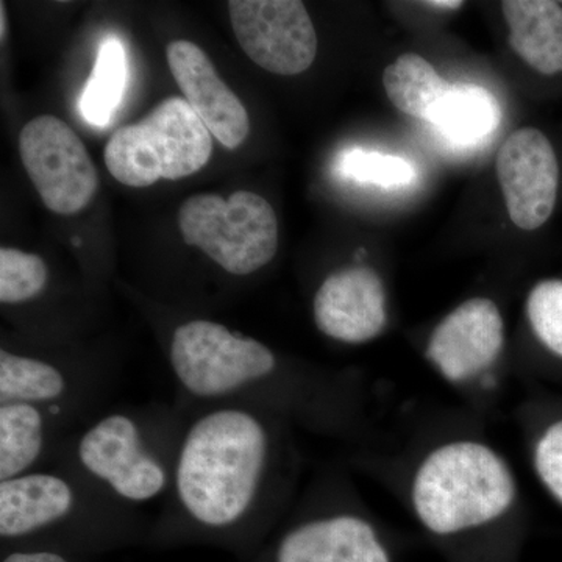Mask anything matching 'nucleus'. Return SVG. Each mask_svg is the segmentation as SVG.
Returning a JSON list of instances; mask_svg holds the SVG:
<instances>
[{
    "label": "nucleus",
    "mask_w": 562,
    "mask_h": 562,
    "mask_svg": "<svg viewBox=\"0 0 562 562\" xmlns=\"http://www.w3.org/2000/svg\"><path fill=\"white\" fill-rule=\"evenodd\" d=\"M338 171L344 179L384 190L408 187L416 179V169L405 158L360 147L344 151L338 161Z\"/></svg>",
    "instance_id": "22"
},
{
    "label": "nucleus",
    "mask_w": 562,
    "mask_h": 562,
    "mask_svg": "<svg viewBox=\"0 0 562 562\" xmlns=\"http://www.w3.org/2000/svg\"><path fill=\"white\" fill-rule=\"evenodd\" d=\"M114 382L106 368L69 355L0 347V403L54 409L79 427L102 413Z\"/></svg>",
    "instance_id": "8"
},
{
    "label": "nucleus",
    "mask_w": 562,
    "mask_h": 562,
    "mask_svg": "<svg viewBox=\"0 0 562 562\" xmlns=\"http://www.w3.org/2000/svg\"><path fill=\"white\" fill-rule=\"evenodd\" d=\"M79 425L31 403H0V482L49 468Z\"/></svg>",
    "instance_id": "16"
},
{
    "label": "nucleus",
    "mask_w": 562,
    "mask_h": 562,
    "mask_svg": "<svg viewBox=\"0 0 562 562\" xmlns=\"http://www.w3.org/2000/svg\"><path fill=\"white\" fill-rule=\"evenodd\" d=\"M213 135L183 98H168L135 124L110 136L103 160L114 180L147 188L180 180L205 168Z\"/></svg>",
    "instance_id": "6"
},
{
    "label": "nucleus",
    "mask_w": 562,
    "mask_h": 562,
    "mask_svg": "<svg viewBox=\"0 0 562 562\" xmlns=\"http://www.w3.org/2000/svg\"><path fill=\"white\" fill-rule=\"evenodd\" d=\"M501 121V105L486 88L450 85L431 125L454 149H473L494 136Z\"/></svg>",
    "instance_id": "18"
},
{
    "label": "nucleus",
    "mask_w": 562,
    "mask_h": 562,
    "mask_svg": "<svg viewBox=\"0 0 562 562\" xmlns=\"http://www.w3.org/2000/svg\"><path fill=\"white\" fill-rule=\"evenodd\" d=\"M497 177L509 217L522 231H536L557 205L560 166L547 136L538 128H520L503 143Z\"/></svg>",
    "instance_id": "12"
},
{
    "label": "nucleus",
    "mask_w": 562,
    "mask_h": 562,
    "mask_svg": "<svg viewBox=\"0 0 562 562\" xmlns=\"http://www.w3.org/2000/svg\"><path fill=\"white\" fill-rule=\"evenodd\" d=\"M127 55L116 36L103 40L90 80L81 92V116L88 124L105 127L117 110L127 85Z\"/></svg>",
    "instance_id": "20"
},
{
    "label": "nucleus",
    "mask_w": 562,
    "mask_h": 562,
    "mask_svg": "<svg viewBox=\"0 0 562 562\" xmlns=\"http://www.w3.org/2000/svg\"><path fill=\"white\" fill-rule=\"evenodd\" d=\"M166 358L176 398L188 406L238 403L313 424H335L341 412L338 383L292 371L271 347L220 322L191 317L173 325Z\"/></svg>",
    "instance_id": "2"
},
{
    "label": "nucleus",
    "mask_w": 562,
    "mask_h": 562,
    "mask_svg": "<svg viewBox=\"0 0 562 562\" xmlns=\"http://www.w3.org/2000/svg\"><path fill=\"white\" fill-rule=\"evenodd\" d=\"M46 262L35 254L2 247L0 249V303L10 308L32 305L49 291Z\"/></svg>",
    "instance_id": "21"
},
{
    "label": "nucleus",
    "mask_w": 562,
    "mask_h": 562,
    "mask_svg": "<svg viewBox=\"0 0 562 562\" xmlns=\"http://www.w3.org/2000/svg\"><path fill=\"white\" fill-rule=\"evenodd\" d=\"M503 14L509 44L532 69L562 72V7L550 0H505Z\"/></svg>",
    "instance_id": "17"
},
{
    "label": "nucleus",
    "mask_w": 562,
    "mask_h": 562,
    "mask_svg": "<svg viewBox=\"0 0 562 562\" xmlns=\"http://www.w3.org/2000/svg\"><path fill=\"white\" fill-rule=\"evenodd\" d=\"M138 512L60 465L0 482V538L7 542L121 538L139 527Z\"/></svg>",
    "instance_id": "4"
},
{
    "label": "nucleus",
    "mask_w": 562,
    "mask_h": 562,
    "mask_svg": "<svg viewBox=\"0 0 562 562\" xmlns=\"http://www.w3.org/2000/svg\"><path fill=\"white\" fill-rule=\"evenodd\" d=\"M527 316L536 338L562 358V280H543L532 288Z\"/></svg>",
    "instance_id": "23"
},
{
    "label": "nucleus",
    "mask_w": 562,
    "mask_h": 562,
    "mask_svg": "<svg viewBox=\"0 0 562 562\" xmlns=\"http://www.w3.org/2000/svg\"><path fill=\"white\" fill-rule=\"evenodd\" d=\"M313 317L317 330L333 341H372L387 322L386 292L379 273L366 266L331 272L314 294Z\"/></svg>",
    "instance_id": "14"
},
{
    "label": "nucleus",
    "mask_w": 562,
    "mask_h": 562,
    "mask_svg": "<svg viewBox=\"0 0 562 562\" xmlns=\"http://www.w3.org/2000/svg\"><path fill=\"white\" fill-rule=\"evenodd\" d=\"M233 32L251 61L277 76L312 68L317 35L301 0H233Z\"/></svg>",
    "instance_id": "10"
},
{
    "label": "nucleus",
    "mask_w": 562,
    "mask_h": 562,
    "mask_svg": "<svg viewBox=\"0 0 562 562\" xmlns=\"http://www.w3.org/2000/svg\"><path fill=\"white\" fill-rule=\"evenodd\" d=\"M517 483L497 450L457 439L431 450L412 483L417 519L435 535H454L494 522L513 508Z\"/></svg>",
    "instance_id": "5"
},
{
    "label": "nucleus",
    "mask_w": 562,
    "mask_h": 562,
    "mask_svg": "<svg viewBox=\"0 0 562 562\" xmlns=\"http://www.w3.org/2000/svg\"><path fill=\"white\" fill-rule=\"evenodd\" d=\"M190 414L179 398L102 412L66 439L50 465L139 508L168 494Z\"/></svg>",
    "instance_id": "3"
},
{
    "label": "nucleus",
    "mask_w": 562,
    "mask_h": 562,
    "mask_svg": "<svg viewBox=\"0 0 562 562\" xmlns=\"http://www.w3.org/2000/svg\"><path fill=\"white\" fill-rule=\"evenodd\" d=\"M190 408L155 535L246 541L286 502L292 475L286 419L238 403Z\"/></svg>",
    "instance_id": "1"
},
{
    "label": "nucleus",
    "mask_w": 562,
    "mask_h": 562,
    "mask_svg": "<svg viewBox=\"0 0 562 562\" xmlns=\"http://www.w3.org/2000/svg\"><path fill=\"white\" fill-rule=\"evenodd\" d=\"M2 562H70L65 554L54 550L18 549L7 554Z\"/></svg>",
    "instance_id": "25"
},
{
    "label": "nucleus",
    "mask_w": 562,
    "mask_h": 562,
    "mask_svg": "<svg viewBox=\"0 0 562 562\" xmlns=\"http://www.w3.org/2000/svg\"><path fill=\"white\" fill-rule=\"evenodd\" d=\"M181 238L232 277H249L279 250V220L271 203L250 191L231 198L198 194L181 203Z\"/></svg>",
    "instance_id": "7"
},
{
    "label": "nucleus",
    "mask_w": 562,
    "mask_h": 562,
    "mask_svg": "<svg viewBox=\"0 0 562 562\" xmlns=\"http://www.w3.org/2000/svg\"><path fill=\"white\" fill-rule=\"evenodd\" d=\"M422 5L435 10H458L461 9L462 2L460 0H431V2H422Z\"/></svg>",
    "instance_id": "26"
},
{
    "label": "nucleus",
    "mask_w": 562,
    "mask_h": 562,
    "mask_svg": "<svg viewBox=\"0 0 562 562\" xmlns=\"http://www.w3.org/2000/svg\"><path fill=\"white\" fill-rule=\"evenodd\" d=\"M383 87L395 109L431 124L450 85L417 54H403L383 72Z\"/></svg>",
    "instance_id": "19"
},
{
    "label": "nucleus",
    "mask_w": 562,
    "mask_h": 562,
    "mask_svg": "<svg viewBox=\"0 0 562 562\" xmlns=\"http://www.w3.org/2000/svg\"><path fill=\"white\" fill-rule=\"evenodd\" d=\"M532 465L539 482L562 508V417L547 425L536 438Z\"/></svg>",
    "instance_id": "24"
},
{
    "label": "nucleus",
    "mask_w": 562,
    "mask_h": 562,
    "mask_svg": "<svg viewBox=\"0 0 562 562\" xmlns=\"http://www.w3.org/2000/svg\"><path fill=\"white\" fill-rule=\"evenodd\" d=\"M7 35V14L5 3L0 2V38L5 40Z\"/></svg>",
    "instance_id": "27"
},
{
    "label": "nucleus",
    "mask_w": 562,
    "mask_h": 562,
    "mask_svg": "<svg viewBox=\"0 0 562 562\" xmlns=\"http://www.w3.org/2000/svg\"><path fill=\"white\" fill-rule=\"evenodd\" d=\"M505 346V322L491 299H469L432 330L425 357L446 382L471 383L486 375Z\"/></svg>",
    "instance_id": "11"
},
{
    "label": "nucleus",
    "mask_w": 562,
    "mask_h": 562,
    "mask_svg": "<svg viewBox=\"0 0 562 562\" xmlns=\"http://www.w3.org/2000/svg\"><path fill=\"white\" fill-rule=\"evenodd\" d=\"M284 531L273 562H390L373 525L355 509L319 503Z\"/></svg>",
    "instance_id": "13"
},
{
    "label": "nucleus",
    "mask_w": 562,
    "mask_h": 562,
    "mask_svg": "<svg viewBox=\"0 0 562 562\" xmlns=\"http://www.w3.org/2000/svg\"><path fill=\"white\" fill-rule=\"evenodd\" d=\"M169 69L184 101L198 113L211 135L227 149H238L250 133L249 113L217 76L216 68L191 41H172L166 47Z\"/></svg>",
    "instance_id": "15"
},
{
    "label": "nucleus",
    "mask_w": 562,
    "mask_h": 562,
    "mask_svg": "<svg viewBox=\"0 0 562 562\" xmlns=\"http://www.w3.org/2000/svg\"><path fill=\"white\" fill-rule=\"evenodd\" d=\"M21 161L44 206L70 216L83 210L98 191V171L83 140L58 120L44 114L20 133Z\"/></svg>",
    "instance_id": "9"
}]
</instances>
